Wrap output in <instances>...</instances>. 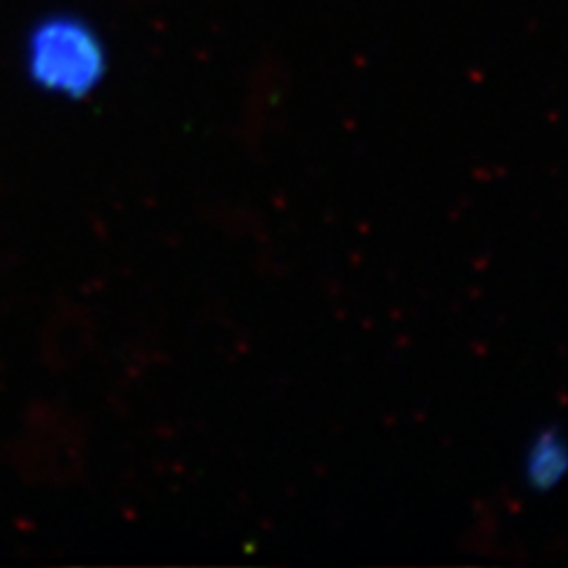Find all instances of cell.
Returning <instances> with one entry per match:
<instances>
[{"instance_id": "1", "label": "cell", "mask_w": 568, "mask_h": 568, "mask_svg": "<svg viewBox=\"0 0 568 568\" xmlns=\"http://www.w3.org/2000/svg\"><path fill=\"white\" fill-rule=\"evenodd\" d=\"M27 67L43 91L83 98L104 79L106 52L95 29L79 17H50L29 36Z\"/></svg>"}, {"instance_id": "2", "label": "cell", "mask_w": 568, "mask_h": 568, "mask_svg": "<svg viewBox=\"0 0 568 568\" xmlns=\"http://www.w3.org/2000/svg\"><path fill=\"white\" fill-rule=\"evenodd\" d=\"M566 471V446L557 429H545L530 440L524 474L532 490H552Z\"/></svg>"}]
</instances>
